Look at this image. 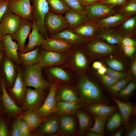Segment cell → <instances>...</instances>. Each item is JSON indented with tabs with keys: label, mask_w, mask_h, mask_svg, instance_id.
I'll return each mask as SVG.
<instances>
[{
	"label": "cell",
	"mask_w": 136,
	"mask_h": 136,
	"mask_svg": "<svg viewBox=\"0 0 136 136\" xmlns=\"http://www.w3.org/2000/svg\"><path fill=\"white\" fill-rule=\"evenodd\" d=\"M80 96L83 102H103L104 97L97 85L90 79L84 77L78 82V84Z\"/></svg>",
	"instance_id": "cell-1"
},
{
	"label": "cell",
	"mask_w": 136,
	"mask_h": 136,
	"mask_svg": "<svg viewBox=\"0 0 136 136\" xmlns=\"http://www.w3.org/2000/svg\"><path fill=\"white\" fill-rule=\"evenodd\" d=\"M41 69L38 64L26 66L23 77L25 85L43 91L49 89L51 84L43 77Z\"/></svg>",
	"instance_id": "cell-2"
},
{
	"label": "cell",
	"mask_w": 136,
	"mask_h": 136,
	"mask_svg": "<svg viewBox=\"0 0 136 136\" xmlns=\"http://www.w3.org/2000/svg\"><path fill=\"white\" fill-rule=\"evenodd\" d=\"M33 17L36 19L40 32L44 39L49 37L45 28L44 20L49 11L46 0H30Z\"/></svg>",
	"instance_id": "cell-3"
},
{
	"label": "cell",
	"mask_w": 136,
	"mask_h": 136,
	"mask_svg": "<svg viewBox=\"0 0 136 136\" xmlns=\"http://www.w3.org/2000/svg\"><path fill=\"white\" fill-rule=\"evenodd\" d=\"M45 28L49 37L62 30L69 28L64 16L50 11L46 15L44 20Z\"/></svg>",
	"instance_id": "cell-4"
},
{
	"label": "cell",
	"mask_w": 136,
	"mask_h": 136,
	"mask_svg": "<svg viewBox=\"0 0 136 136\" xmlns=\"http://www.w3.org/2000/svg\"><path fill=\"white\" fill-rule=\"evenodd\" d=\"M68 60V52L58 53L43 50L40 53L38 64L42 69L63 64Z\"/></svg>",
	"instance_id": "cell-5"
},
{
	"label": "cell",
	"mask_w": 136,
	"mask_h": 136,
	"mask_svg": "<svg viewBox=\"0 0 136 136\" xmlns=\"http://www.w3.org/2000/svg\"><path fill=\"white\" fill-rule=\"evenodd\" d=\"M88 20L94 22L118 12V9L99 3L84 6Z\"/></svg>",
	"instance_id": "cell-6"
},
{
	"label": "cell",
	"mask_w": 136,
	"mask_h": 136,
	"mask_svg": "<svg viewBox=\"0 0 136 136\" xmlns=\"http://www.w3.org/2000/svg\"><path fill=\"white\" fill-rule=\"evenodd\" d=\"M60 86L58 82H54L51 84L49 93L43 103L37 110L42 117L45 118L53 113H55L57 102L56 94Z\"/></svg>",
	"instance_id": "cell-7"
},
{
	"label": "cell",
	"mask_w": 136,
	"mask_h": 136,
	"mask_svg": "<svg viewBox=\"0 0 136 136\" xmlns=\"http://www.w3.org/2000/svg\"><path fill=\"white\" fill-rule=\"evenodd\" d=\"M8 10L21 18L31 21L33 19L30 0H9Z\"/></svg>",
	"instance_id": "cell-8"
},
{
	"label": "cell",
	"mask_w": 136,
	"mask_h": 136,
	"mask_svg": "<svg viewBox=\"0 0 136 136\" xmlns=\"http://www.w3.org/2000/svg\"><path fill=\"white\" fill-rule=\"evenodd\" d=\"M21 18L8 10L0 22V30L3 35H11L18 30Z\"/></svg>",
	"instance_id": "cell-9"
},
{
	"label": "cell",
	"mask_w": 136,
	"mask_h": 136,
	"mask_svg": "<svg viewBox=\"0 0 136 136\" xmlns=\"http://www.w3.org/2000/svg\"><path fill=\"white\" fill-rule=\"evenodd\" d=\"M41 46L45 50L64 53L69 52L75 46L62 39L49 37L43 39Z\"/></svg>",
	"instance_id": "cell-10"
},
{
	"label": "cell",
	"mask_w": 136,
	"mask_h": 136,
	"mask_svg": "<svg viewBox=\"0 0 136 136\" xmlns=\"http://www.w3.org/2000/svg\"><path fill=\"white\" fill-rule=\"evenodd\" d=\"M32 21L21 18L20 26L18 30L14 33L11 35L12 39L17 42L20 53H25V43L32 29Z\"/></svg>",
	"instance_id": "cell-11"
},
{
	"label": "cell",
	"mask_w": 136,
	"mask_h": 136,
	"mask_svg": "<svg viewBox=\"0 0 136 136\" xmlns=\"http://www.w3.org/2000/svg\"><path fill=\"white\" fill-rule=\"evenodd\" d=\"M56 97L57 101H66L80 105L83 103L77 91L68 86H60L57 90Z\"/></svg>",
	"instance_id": "cell-12"
},
{
	"label": "cell",
	"mask_w": 136,
	"mask_h": 136,
	"mask_svg": "<svg viewBox=\"0 0 136 136\" xmlns=\"http://www.w3.org/2000/svg\"><path fill=\"white\" fill-rule=\"evenodd\" d=\"M44 97L43 90L28 89L26 91L25 107L30 110L36 111L39 108Z\"/></svg>",
	"instance_id": "cell-13"
},
{
	"label": "cell",
	"mask_w": 136,
	"mask_h": 136,
	"mask_svg": "<svg viewBox=\"0 0 136 136\" xmlns=\"http://www.w3.org/2000/svg\"><path fill=\"white\" fill-rule=\"evenodd\" d=\"M131 16L118 12L114 14L92 22L99 29L114 28Z\"/></svg>",
	"instance_id": "cell-14"
},
{
	"label": "cell",
	"mask_w": 136,
	"mask_h": 136,
	"mask_svg": "<svg viewBox=\"0 0 136 136\" xmlns=\"http://www.w3.org/2000/svg\"><path fill=\"white\" fill-rule=\"evenodd\" d=\"M2 41L3 45V49L8 58L19 63L21 61L18 53L19 49L18 44L13 41L11 35H2Z\"/></svg>",
	"instance_id": "cell-15"
},
{
	"label": "cell",
	"mask_w": 136,
	"mask_h": 136,
	"mask_svg": "<svg viewBox=\"0 0 136 136\" xmlns=\"http://www.w3.org/2000/svg\"><path fill=\"white\" fill-rule=\"evenodd\" d=\"M59 117L58 135L68 136L74 134L76 128V121L74 118L71 115H64Z\"/></svg>",
	"instance_id": "cell-16"
},
{
	"label": "cell",
	"mask_w": 136,
	"mask_h": 136,
	"mask_svg": "<svg viewBox=\"0 0 136 136\" xmlns=\"http://www.w3.org/2000/svg\"><path fill=\"white\" fill-rule=\"evenodd\" d=\"M50 37L62 39L78 46L90 40L82 37L69 28L63 30Z\"/></svg>",
	"instance_id": "cell-17"
},
{
	"label": "cell",
	"mask_w": 136,
	"mask_h": 136,
	"mask_svg": "<svg viewBox=\"0 0 136 136\" xmlns=\"http://www.w3.org/2000/svg\"><path fill=\"white\" fill-rule=\"evenodd\" d=\"M100 29L88 20L72 29L82 37L91 40L96 36Z\"/></svg>",
	"instance_id": "cell-18"
},
{
	"label": "cell",
	"mask_w": 136,
	"mask_h": 136,
	"mask_svg": "<svg viewBox=\"0 0 136 136\" xmlns=\"http://www.w3.org/2000/svg\"><path fill=\"white\" fill-rule=\"evenodd\" d=\"M91 41L88 43L85 47L88 51L92 53L105 54L113 53L116 50L115 47L108 43L100 41Z\"/></svg>",
	"instance_id": "cell-19"
},
{
	"label": "cell",
	"mask_w": 136,
	"mask_h": 136,
	"mask_svg": "<svg viewBox=\"0 0 136 136\" xmlns=\"http://www.w3.org/2000/svg\"><path fill=\"white\" fill-rule=\"evenodd\" d=\"M32 22L31 31L29 35V42L24 46L25 53L30 52L35 47L41 46L44 39L40 32L36 20L34 17Z\"/></svg>",
	"instance_id": "cell-20"
},
{
	"label": "cell",
	"mask_w": 136,
	"mask_h": 136,
	"mask_svg": "<svg viewBox=\"0 0 136 136\" xmlns=\"http://www.w3.org/2000/svg\"><path fill=\"white\" fill-rule=\"evenodd\" d=\"M117 108L116 106H110L100 103H95L89 105L86 109L94 115L107 117L113 113Z\"/></svg>",
	"instance_id": "cell-21"
},
{
	"label": "cell",
	"mask_w": 136,
	"mask_h": 136,
	"mask_svg": "<svg viewBox=\"0 0 136 136\" xmlns=\"http://www.w3.org/2000/svg\"><path fill=\"white\" fill-rule=\"evenodd\" d=\"M64 14L69 28L70 29L74 28L88 20L86 13H81L71 9Z\"/></svg>",
	"instance_id": "cell-22"
},
{
	"label": "cell",
	"mask_w": 136,
	"mask_h": 136,
	"mask_svg": "<svg viewBox=\"0 0 136 136\" xmlns=\"http://www.w3.org/2000/svg\"><path fill=\"white\" fill-rule=\"evenodd\" d=\"M96 36L112 45L120 44L122 39L125 37L114 28L100 29Z\"/></svg>",
	"instance_id": "cell-23"
},
{
	"label": "cell",
	"mask_w": 136,
	"mask_h": 136,
	"mask_svg": "<svg viewBox=\"0 0 136 136\" xmlns=\"http://www.w3.org/2000/svg\"><path fill=\"white\" fill-rule=\"evenodd\" d=\"M114 28L124 36L129 37L134 35L136 32V15L126 19Z\"/></svg>",
	"instance_id": "cell-24"
},
{
	"label": "cell",
	"mask_w": 136,
	"mask_h": 136,
	"mask_svg": "<svg viewBox=\"0 0 136 136\" xmlns=\"http://www.w3.org/2000/svg\"><path fill=\"white\" fill-rule=\"evenodd\" d=\"M72 55L69 54V59L70 60L74 68L78 69L85 68L87 65L86 58L83 53L74 46L70 51Z\"/></svg>",
	"instance_id": "cell-25"
},
{
	"label": "cell",
	"mask_w": 136,
	"mask_h": 136,
	"mask_svg": "<svg viewBox=\"0 0 136 136\" xmlns=\"http://www.w3.org/2000/svg\"><path fill=\"white\" fill-rule=\"evenodd\" d=\"M111 97L119 110L123 122L125 125H127L129 123L130 117L133 111L134 105L131 103L122 101L113 96H112Z\"/></svg>",
	"instance_id": "cell-26"
},
{
	"label": "cell",
	"mask_w": 136,
	"mask_h": 136,
	"mask_svg": "<svg viewBox=\"0 0 136 136\" xmlns=\"http://www.w3.org/2000/svg\"><path fill=\"white\" fill-rule=\"evenodd\" d=\"M46 118L41 117L37 111L30 110L22 115L20 119L25 121L31 130L36 129L40 126Z\"/></svg>",
	"instance_id": "cell-27"
},
{
	"label": "cell",
	"mask_w": 136,
	"mask_h": 136,
	"mask_svg": "<svg viewBox=\"0 0 136 136\" xmlns=\"http://www.w3.org/2000/svg\"><path fill=\"white\" fill-rule=\"evenodd\" d=\"M59 117L54 116L46 120L40 128L39 134L41 135L55 134L58 130Z\"/></svg>",
	"instance_id": "cell-28"
},
{
	"label": "cell",
	"mask_w": 136,
	"mask_h": 136,
	"mask_svg": "<svg viewBox=\"0 0 136 136\" xmlns=\"http://www.w3.org/2000/svg\"><path fill=\"white\" fill-rule=\"evenodd\" d=\"M81 107V105L64 101H57L55 113L60 116L64 115H74Z\"/></svg>",
	"instance_id": "cell-29"
},
{
	"label": "cell",
	"mask_w": 136,
	"mask_h": 136,
	"mask_svg": "<svg viewBox=\"0 0 136 136\" xmlns=\"http://www.w3.org/2000/svg\"><path fill=\"white\" fill-rule=\"evenodd\" d=\"M1 86L3 103L5 109L12 113L15 114L19 112L20 108L9 95L6 90L5 83L3 81L2 82Z\"/></svg>",
	"instance_id": "cell-30"
},
{
	"label": "cell",
	"mask_w": 136,
	"mask_h": 136,
	"mask_svg": "<svg viewBox=\"0 0 136 136\" xmlns=\"http://www.w3.org/2000/svg\"><path fill=\"white\" fill-rule=\"evenodd\" d=\"M39 46H37L35 49L30 52L19 53V58L24 65L27 66L38 64Z\"/></svg>",
	"instance_id": "cell-31"
},
{
	"label": "cell",
	"mask_w": 136,
	"mask_h": 136,
	"mask_svg": "<svg viewBox=\"0 0 136 136\" xmlns=\"http://www.w3.org/2000/svg\"><path fill=\"white\" fill-rule=\"evenodd\" d=\"M48 71L50 75L55 82L70 83L72 79L70 75L64 70L60 67L54 66L50 67Z\"/></svg>",
	"instance_id": "cell-32"
},
{
	"label": "cell",
	"mask_w": 136,
	"mask_h": 136,
	"mask_svg": "<svg viewBox=\"0 0 136 136\" xmlns=\"http://www.w3.org/2000/svg\"><path fill=\"white\" fill-rule=\"evenodd\" d=\"M75 114L79 122V135H83L90 128L91 122L90 118L86 112L79 109Z\"/></svg>",
	"instance_id": "cell-33"
},
{
	"label": "cell",
	"mask_w": 136,
	"mask_h": 136,
	"mask_svg": "<svg viewBox=\"0 0 136 136\" xmlns=\"http://www.w3.org/2000/svg\"><path fill=\"white\" fill-rule=\"evenodd\" d=\"M25 85L22 78L21 71L19 70L13 87L11 91L15 96L19 99H21L26 91Z\"/></svg>",
	"instance_id": "cell-34"
},
{
	"label": "cell",
	"mask_w": 136,
	"mask_h": 136,
	"mask_svg": "<svg viewBox=\"0 0 136 136\" xmlns=\"http://www.w3.org/2000/svg\"><path fill=\"white\" fill-rule=\"evenodd\" d=\"M49 11L63 15L70 9L63 0H46Z\"/></svg>",
	"instance_id": "cell-35"
},
{
	"label": "cell",
	"mask_w": 136,
	"mask_h": 136,
	"mask_svg": "<svg viewBox=\"0 0 136 136\" xmlns=\"http://www.w3.org/2000/svg\"><path fill=\"white\" fill-rule=\"evenodd\" d=\"M94 120V125L92 127L88 130L94 132L103 136L104 133L105 126L107 117L97 116L94 115L93 116Z\"/></svg>",
	"instance_id": "cell-36"
},
{
	"label": "cell",
	"mask_w": 136,
	"mask_h": 136,
	"mask_svg": "<svg viewBox=\"0 0 136 136\" xmlns=\"http://www.w3.org/2000/svg\"><path fill=\"white\" fill-rule=\"evenodd\" d=\"M123 122L120 113L116 112L111 116L108 120L107 125V128L108 131L114 130L118 127Z\"/></svg>",
	"instance_id": "cell-37"
},
{
	"label": "cell",
	"mask_w": 136,
	"mask_h": 136,
	"mask_svg": "<svg viewBox=\"0 0 136 136\" xmlns=\"http://www.w3.org/2000/svg\"><path fill=\"white\" fill-rule=\"evenodd\" d=\"M4 69L8 81L10 83H12L14 80L15 72L14 65L11 59L8 58L5 59Z\"/></svg>",
	"instance_id": "cell-38"
},
{
	"label": "cell",
	"mask_w": 136,
	"mask_h": 136,
	"mask_svg": "<svg viewBox=\"0 0 136 136\" xmlns=\"http://www.w3.org/2000/svg\"><path fill=\"white\" fill-rule=\"evenodd\" d=\"M118 12L130 16L136 14V0H129L118 9Z\"/></svg>",
	"instance_id": "cell-39"
},
{
	"label": "cell",
	"mask_w": 136,
	"mask_h": 136,
	"mask_svg": "<svg viewBox=\"0 0 136 136\" xmlns=\"http://www.w3.org/2000/svg\"><path fill=\"white\" fill-rule=\"evenodd\" d=\"M70 9L79 13H86L84 6L79 0H63Z\"/></svg>",
	"instance_id": "cell-40"
},
{
	"label": "cell",
	"mask_w": 136,
	"mask_h": 136,
	"mask_svg": "<svg viewBox=\"0 0 136 136\" xmlns=\"http://www.w3.org/2000/svg\"><path fill=\"white\" fill-rule=\"evenodd\" d=\"M136 88V84L135 82H132L130 83L121 90L116 94L120 97H127L132 93Z\"/></svg>",
	"instance_id": "cell-41"
},
{
	"label": "cell",
	"mask_w": 136,
	"mask_h": 136,
	"mask_svg": "<svg viewBox=\"0 0 136 136\" xmlns=\"http://www.w3.org/2000/svg\"><path fill=\"white\" fill-rule=\"evenodd\" d=\"M128 83V80L127 79H124L119 80L109 87V90L112 94H116L124 88Z\"/></svg>",
	"instance_id": "cell-42"
},
{
	"label": "cell",
	"mask_w": 136,
	"mask_h": 136,
	"mask_svg": "<svg viewBox=\"0 0 136 136\" xmlns=\"http://www.w3.org/2000/svg\"><path fill=\"white\" fill-rule=\"evenodd\" d=\"M16 121L20 136H27L29 135L31 130L28 124L20 119H17Z\"/></svg>",
	"instance_id": "cell-43"
},
{
	"label": "cell",
	"mask_w": 136,
	"mask_h": 136,
	"mask_svg": "<svg viewBox=\"0 0 136 136\" xmlns=\"http://www.w3.org/2000/svg\"><path fill=\"white\" fill-rule=\"evenodd\" d=\"M106 63L111 69L121 72L124 69L123 63L120 61L116 59H110L107 60Z\"/></svg>",
	"instance_id": "cell-44"
},
{
	"label": "cell",
	"mask_w": 136,
	"mask_h": 136,
	"mask_svg": "<svg viewBox=\"0 0 136 136\" xmlns=\"http://www.w3.org/2000/svg\"><path fill=\"white\" fill-rule=\"evenodd\" d=\"M129 0H101L99 3L110 7L121 6Z\"/></svg>",
	"instance_id": "cell-45"
},
{
	"label": "cell",
	"mask_w": 136,
	"mask_h": 136,
	"mask_svg": "<svg viewBox=\"0 0 136 136\" xmlns=\"http://www.w3.org/2000/svg\"><path fill=\"white\" fill-rule=\"evenodd\" d=\"M106 73L107 75L118 80L124 79L125 77V74L123 73L113 70L112 69L107 68Z\"/></svg>",
	"instance_id": "cell-46"
},
{
	"label": "cell",
	"mask_w": 136,
	"mask_h": 136,
	"mask_svg": "<svg viewBox=\"0 0 136 136\" xmlns=\"http://www.w3.org/2000/svg\"><path fill=\"white\" fill-rule=\"evenodd\" d=\"M101 79L103 83L109 87L113 85L119 80L108 75H105L101 76Z\"/></svg>",
	"instance_id": "cell-47"
},
{
	"label": "cell",
	"mask_w": 136,
	"mask_h": 136,
	"mask_svg": "<svg viewBox=\"0 0 136 136\" xmlns=\"http://www.w3.org/2000/svg\"><path fill=\"white\" fill-rule=\"evenodd\" d=\"M9 0H5L0 2V22L2 17L8 11Z\"/></svg>",
	"instance_id": "cell-48"
},
{
	"label": "cell",
	"mask_w": 136,
	"mask_h": 136,
	"mask_svg": "<svg viewBox=\"0 0 136 136\" xmlns=\"http://www.w3.org/2000/svg\"><path fill=\"white\" fill-rule=\"evenodd\" d=\"M121 44L122 46H135V42L132 39L128 36L123 37L121 41Z\"/></svg>",
	"instance_id": "cell-49"
},
{
	"label": "cell",
	"mask_w": 136,
	"mask_h": 136,
	"mask_svg": "<svg viewBox=\"0 0 136 136\" xmlns=\"http://www.w3.org/2000/svg\"><path fill=\"white\" fill-rule=\"evenodd\" d=\"M126 135L127 136H136V123L133 122L131 124L127 129Z\"/></svg>",
	"instance_id": "cell-50"
},
{
	"label": "cell",
	"mask_w": 136,
	"mask_h": 136,
	"mask_svg": "<svg viewBox=\"0 0 136 136\" xmlns=\"http://www.w3.org/2000/svg\"><path fill=\"white\" fill-rule=\"evenodd\" d=\"M8 132L6 125L3 120L0 121V136H7Z\"/></svg>",
	"instance_id": "cell-51"
},
{
	"label": "cell",
	"mask_w": 136,
	"mask_h": 136,
	"mask_svg": "<svg viewBox=\"0 0 136 136\" xmlns=\"http://www.w3.org/2000/svg\"><path fill=\"white\" fill-rule=\"evenodd\" d=\"M123 50L125 53L128 56H131L135 50L134 46H122Z\"/></svg>",
	"instance_id": "cell-52"
},
{
	"label": "cell",
	"mask_w": 136,
	"mask_h": 136,
	"mask_svg": "<svg viewBox=\"0 0 136 136\" xmlns=\"http://www.w3.org/2000/svg\"><path fill=\"white\" fill-rule=\"evenodd\" d=\"M11 135L12 136H20L16 120L12 126Z\"/></svg>",
	"instance_id": "cell-53"
},
{
	"label": "cell",
	"mask_w": 136,
	"mask_h": 136,
	"mask_svg": "<svg viewBox=\"0 0 136 136\" xmlns=\"http://www.w3.org/2000/svg\"><path fill=\"white\" fill-rule=\"evenodd\" d=\"M101 0H79L83 6H86L99 3Z\"/></svg>",
	"instance_id": "cell-54"
},
{
	"label": "cell",
	"mask_w": 136,
	"mask_h": 136,
	"mask_svg": "<svg viewBox=\"0 0 136 136\" xmlns=\"http://www.w3.org/2000/svg\"><path fill=\"white\" fill-rule=\"evenodd\" d=\"M107 69L103 65L98 70V73L100 75L102 76L106 73Z\"/></svg>",
	"instance_id": "cell-55"
},
{
	"label": "cell",
	"mask_w": 136,
	"mask_h": 136,
	"mask_svg": "<svg viewBox=\"0 0 136 136\" xmlns=\"http://www.w3.org/2000/svg\"><path fill=\"white\" fill-rule=\"evenodd\" d=\"M103 66L102 63L100 62L96 61L94 62L92 64L93 67L95 70H98Z\"/></svg>",
	"instance_id": "cell-56"
},
{
	"label": "cell",
	"mask_w": 136,
	"mask_h": 136,
	"mask_svg": "<svg viewBox=\"0 0 136 136\" xmlns=\"http://www.w3.org/2000/svg\"><path fill=\"white\" fill-rule=\"evenodd\" d=\"M123 131L124 129L123 128H122L112 134L111 135L112 136H121L122 134Z\"/></svg>",
	"instance_id": "cell-57"
},
{
	"label": "cell",
	"mask_w": 136,
	"mask_h": 136,
	"mask_svg": "<svg viewBox=\"0 0 136 136\" xmlns=\"http://www.w3.org/2000/svg\"><path fill=\"white\" fill-rule=\"evenodd\" d=\"M131 72L133 75L135 77L136 76V61L134 60L131 66Z\"/></svg>",
	"instance_id": "cell-58"
},
{
	"label": "cell",
	"mask_w": 136,
	"mask_h": 136,
	"mask_svg": "<svg viewBox=\"0 0 136 136\" xmlns=\"http://www.w3.org/2000/svg\"><path fill=\"white\" fill-rule=\"evenodd\" d=\"M86 133V135L88 136H101L100 135L94 132L89 131Z\"/></svg>",
	"instance_id": "cell-59"
},
{
	"label": "cell",
	"mask_w": 136,
	"mask_h": 136,
	"mask_svg": "<svg viewBox=\"0 0 136 136\" xmlns=\"http://www.w3.org/2000/svg\"><path fill=\"white\" fill-rule=\"evenodd\" d=\"M2 50H0V64L1 62V61L3 56V52L2 51ZM1 89V86L0 84V90Z\"/></svg>",
	"instance_id": "cell-60"
},
{
	"label": "cell",
	"mask_w": 136,
	"mask_h": 136,
	"mask_svg": "<svg viewBox=\"0 0 136 136\" xmlns=\"http://www.w3.org/2000/svg\"><path fill=\"white\" fill-rule=\"evenodd\" d=\"M3 45L2 42L0 40V50L3 49Z\"/></svg>",
	"instance_id": "cell-61"
},
{
	"label": "cell",
	"mask_w": 136,
	"mask_h": 136,
	"mask_svg": "<svg viewBox=\"0 0 136 136\" xmlns=\"http://www.w3.org/2000/svg\"><path fill=\"white\" fill-rule=\"evenodd\" d=\"M2 34L0 30V40L2 41Z\"/></svg>",
	"instance_id": "cell-62"
},
{
	"label": "cell",
	"mask_w": 136,
	"mask_h": 136,
	"mask_svg": "<svg viewBox=\"0 0 136 136\" xmlns=\"http://www.w3.org/2000/svg\"><path fill=\"white\" fill-rule=\"evenodd\" d=\"M5 0H0V2H2L3 1H4Z\"/></svg>",
	"instance_id": "cell-63"
}]
</instances>
